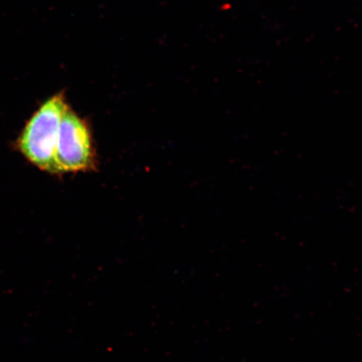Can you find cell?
<instances>
[{"instance_id":"cell-2","label":"cell","mask_w":362,"mask_h":362,"mask_svg":"<svg viewBox=\"0 0 362 362\" xmlns=\"http://www.w3.org/2000/svg\"><path fill=\"white\" fill-rule=\"evenodd\" d=\"M92 134L86 122L68 107L59 129L55 164L57 174L96 168Z\"/></svg>"},{"instance_id":"cell-1","label":"cell","mask_w":362,"mask_h":362,"mask_svg":"<svg viewBox=\"0 0 362 362\" xmlns=\"http://www.w3.org/2000/svg\"><path fill=\"white\" fill-rule=\"evenodd\" d=\"M67 107L62 93L48 99L29 120L19 141L21 151L29 161L52 174H57L55 156L59 129Z\"/></svg>"}]
</instances>
